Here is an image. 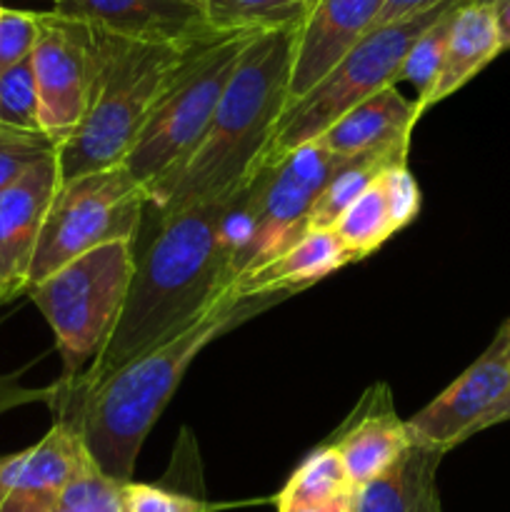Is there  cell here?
I'll list each match as a JSON object with an SVG mask.
<instances>
[{
    "mask_svg": "<svg viewBox=\"0 0 510 512\" xmlns=\"http://www.w3.org/2000/svg\"><path fill=\"white\" fill-rule=\"evenodd\" d=\"M238 195L240 190L228 198L160 215L158 233L140 258L135 255L128 298L108 343L78 378L58 380L55 390L83 393L103 383L145 350L188 328L220 295L233 290L223 225Z\"/></svg>",
    "mask_w": 510,
    "mask_h": 512,
    "instance_id": "cell-1",
    "label": "cell"
},
{
    "mask_svg": "<svg viewBox=\"0 0 510 512\" xmlns=\"http://www.w3.org/2000/svg\"><path fill=\"white\" fill-rule=\"evenodd\" d=\"M285 298L290 295L240 298L235 290H228L188 328L145 350L103 383L83 393L50 388L45 400L53 408L55 420H65L78 430L93 463L108 478L130 483L145 438L163 415L193 360L220 335L275 308Z\"/></svg>",
    "mask_w": 510,
    "mask_h": 512,
    "instance_id": "cell-2",
    "label": "cell"
},
{
    "mask_svg": "<svg viewBox=\"0 0 510 512\" xmlns=\"http://www.w3.org/2000/svg\"><path fill=\"white\" fill-rule=\"evenodd\" d=\"M295 28L258 33L240 55L203 138L185 163L148 195L160 215L228 198L253 180L268 158L290 103Z\"/></svg>",
    "mask_w": 510,
    "mask_h": 512,
    "instance_id": "cell-3",
    "label": "cell"
},
{
    "mask_svg": "<svg viewBox=\"0 0 510 512\" xmlns=\"http://www.w3.org/2000/svg\"><path fill=\"white\" fill-rule=\"evenodd\" d=\"M195 45L135 43L100 30V63L88 110L55 150L60 185L123 163Z\"/></svg>",
    "mask_w": 510,
    "mask_h": 512,
    "instance_id": "cell-4",
    "label": "cell"
},
{
    "mask_svg": "<svg viewBox=\"0 0 510 512\" xmlns=\"http://www.w3.org/2000/svg\"><path fill=\"white\" fill-rule=\"evenodd\" d=\"M258 33H215L190 53L168 93L123 158L135 183L153 193L185 163L225 93L240 55Z\"/></svg>",
    "mask_w": 510,
    "mask_h": 512,
    "instance_id": "cell-5",
    "label": "cell"
},
{
    "mask_svg": "<svg viewBox=\"0 0 510 512\" xmlns=\"http://www.w3.org/2000/svg\"><path fill=\"white\" fill-rule=\"evenodd\" d=\"M135 273L133 240H113L70 260L28 288L35 308L48 320L63 358V378L73 380L103 350L123 313Z\"/></svg>",
    "mask_w": 510,
    "mask_h": 512,
    "instance_id": "cell-6",
    "label": "cell"
},
{
    "mask_svg": "<svg viewBox=\"0 0 510 512\" xmlns=\"http://www.w3.org/2000/svg\"><path fill=\"white\" fill-rule=\"evenodd\" d=\"M455 3L460 0H445L428 13L398 23L375 25L333 65V70L318 85L285 108L265 160H278L300 145L313 143L355 105L373 98L388 85H395L410 45Z\"/></svg>",
    "mask_w": 510,
    "mask_h": 512,
    "instance_id": "cell-7",
    "label": "cell"
},
{
    "mask_svg": "<svg viewBox=\"0 0 510 512\" xmlns=\"http://www.w3.org/2000/svg\"><path fill=\"white\" fill-rule=\"evenodd\" d=\"M145 205L148 195L123 163L60 185L35 245L28 288L88 250L113 240L135 243Z\"/></svg>",
    "mask_w": 510,
    "mask_h": 512,
    "instance_id": "cell-8",
    "label": "cell"
},
{
    "mask_svg": "<svg viewBox=\"0 0 510 512\" xmlns=\"http://www.w3.org/2000/svg\"><path fill=\"white\" fill-rule=\"evenodd\" d=\"M350 160L338 158L320 140H313L260 165L245 185L248 243L233 263L235 283L308 233L310 208L330 178Z\"/></svg>",
    "mask_w": 510,
    "mask_h": 512,
    "instance_id": "cell-9",
    "label": "cell"
},
{
    "mask_svg": "<svg viewBox=\"0 0 510 512\" xmlns=\"http://www.w3.org/2000/svg\"><path fill=\"white\" fill-rule=\"evenodd\" d=\"M100 63V30L55 10L40 13V38L30 55L40 103V130L55 150L88 110Z\"/></svg>",
    "mask_w": 510,
    "mask_h": 512,
    "instance_id": "cell-10",
    "label": "cell"
},
{
    "mask_svg": "<svg viewBox=\"0 0 510 512\" xmlns=\"http://www.w3.org/2000/svg\"><path fill=\"white\" fill-rule=\"evenodd\" d=\"M510 393V318L495 333L493 343L468 370L458 375L443 393L408 418V433L415 443L450 453L475 433Z\"/></svg>",
    "mask_w": 510,
    "mask_h": 512,
    "instance_id": "cell-11",
    "label": "cell"
},
{
    "mask_svg": "<svg viewBox=\"0 0 510 512\" xmlns=\"http://www.w3.org/2000/svg\"><path fill=\"white\" fill-rule=\"evenodd\" d=\"M90 460L78 430L65 420H55L38 443L3 458L0 512H53L70 480Z\"/></svg>",
    "mask_w": 510,
    "mask_h": 512,
    "instance_id": "cell-12",
    "label": "cell"
},
{
    "mask_svg": "<svg viewBox=\"0 0 510 512\" xmlns=\"http://www.w3.org/2000/svg\"><path fill=\"white\" fill-rule=\"evenodd\" d=\"M383 3L385 0H310L305 18L295 28L290 103L318 85L333 65L378 25Z\"/></svg>",
    "mask_w": 510,
    "mask_h": 512,
    "instance_id": "cell-13",
    "label": "cell"
},
{
    "mask_svg": "<svg viewBox=\"0 0 510 512\" xmlns=\"http://www.w3.org/2000/svg\"><path fill=\"white\" fill-rule=\"evenodd\" d=\"M58 188V158L53 153L0 190V303L28 290L35 245Z\"/></svg>",
    "mask_w": 510,
    "mask_h": 512,
    "instance_id": "cell-14",
    "label": "cell"
},
{
    "mask_svg": "<svg viewBox=\"0 0 510 512\" xmlns=\"http://www.w3.org/2000/svg\"><path fill=\"white\" fill-rule=\"evenodd\" d=\"M53 10L135 43L195 45L215 35L195 0H65Z\"/></svg>",
    "mask_w": 510,
    "mask_h": 512,
    "instance_id": "cell-15",
    "label": "cell"
},
{
    "mask_svg": "<svg viewBox=\"0 0 510 512\" xmlns=\"http://www.w3.org/2000/svg\"><path fill=\"white\" fill-rule=\"evenodd\" d=\"M325 443L335 448L348 470L350 483L360 488L385 473L413 438L408 423L398 418L388 385L375 383Z\"/></svg>",
    "mask_w": 510,
    "mask_h": 512,
    "instance_id": "cell-16",
    "label": "cell"
},
{
    "mask_svg": "<svg viewBox=\"0 0 510 512\" xmlns=\"http://www.w3.org/2000/svg\"><path fill=\"white\" fill-rule=\"evenodd\" d=\"M420 118L415 100L405 98L398 85H388L335 120L318 140L338 158L410 153Z\"/></svg>",
    "mask_w": 510,
    "mask_h": 512,
    "instance_id": "cell-17",
    "label": "cell"
},
{
    "mask_svg": "<svg viewBox=\"0 0 510 512\" xmlns=\"http://www.w3.org/2000/svg\"><path fill=\"white\" fill-rule=\"evenodd\" d=\"M348 263L350 255L345 253L335 230H308L303 238L295 240L273 260L243 275L233 285V290L240 298L270 293L295 295L328 275L338 273Z\"/></svg>",
    "mask_w": 510,
    "mask_h": 512,
    "instance_id": "cell-18",
    "label": "cell"
},
{
    "mask_svg": "<svg viewBox=\"0 0 510 512\" xmlns=\"http://www.w3.org/2000/svg\"><path fill=\"white\" fill-rule=\"evenodd\" d=\"M443 450L410 443L385 473L355 490V512H443L438 468Z\"/></svg>",
    "mask_w": 510,
    "mask_h": 512,
    "instance_id": "cell-19",
    "label": "cell"
},
{
    "mask_svg": "<svg viewBox=\"0 0 510 512\" xmlns=\"http://www.w3.org/2000/svg\"><path fill=\"white\" fill-rule=\"evenodd\" d=\"M500 53L503 48H500L493 5L470 0L463 8H458L453 25H450L448 43H445L443 68H440L435 88L430 93L428 108L463 88Z\"/></svg>",
    "mask_w": 510,
    "mask_h": 512,
    "instance_id": "cell-20",
    "label": "cell"
},
{
    "mask_svg": "<svg viewBox=\"0 0 510 512\" xmlns=\"http://www.w3.org/2000/svg\"><path fill=\"white\" fill-rule=\"evenodd\" d=\"M355 488L348 478L343 460L330 448L328 443L318 445L313 453L303 458V463L293 470L288 483L275 495V510L290 512L298 508H310V505H323L340 495L353 493Z\"/></svg>",
    "mask_w": 510,
    "mask_h": 512,
    "instance_id": "cell-21",
    "label": "cell"
},
{
    "mask_svg": "<svg viewBox=\"0 0 510 512\" xmlns=\"http://www.w3.org/2000/svg\"><path fill=\"white\" fill-rule=\"evenodd\" d=\"M213 33H268L298 28L310 0H195Z\"/></svg>",
    "mask_w": 510,
    "mask_h": 512,
    "instance_id": "cell-22",
    "label": "cell"
},
{
    "mask_svg": "<svg viewBox=\"0 0 510 512\" xmlns=\"http://www.w3.org/2000/svg\"><path fill=\"white\" fill-rule=\"evenodd\" d=\"M395 160H408V153L398 155H365L345 163L338 173L330 178L323 193L313 203L308 215L310 230H333L335 223L343 218L345 210L363 195V190L380 175V170L388 168Z\"/></svg>",
    "mask_w": 510,
    "mask_h": 512,
    "instance_id": "cell-23",
    "label": "cell"
},
{
    "mask_svg": "<svg viewBox=\"0 0 510 512\" xmlns=\"http://www.w3.org/2000/svg\"><path fill=\"white\" fill-rule=\"evenodd\" d=\"M333 230L340 238V243H343L345 253L350 255V263L365 260L393 238L395 228L390 223L388 205H385L378 178L345 210L343 218L335 223Z\"/></svg>",
    "mask_w": 510,
    "mask_h": 512,
    "instance_id": "cell-24",
    "label": "cell"
},
{
    "mask_svg": "<svg viewBox=\"0 0 510 512\" xmlns=\"http://www.w3.org/2000/svg\"><path fill=\"white\" fill-rule=\"evenodd\" d=\"M470 0H460L453 8L445 10L438 20H435L430 28H425L423 33L418 35L413 45H410L408 55H405L403 65H400V73L395 78V85L410 83L415 90H418V98H415V105H418V113L423 115L428 110L430 93L435 88V80H438L440 68H443L445 58V43H448L450 25H453L455 13L458 8H463Z\"/></svg>",
    "mask_w": 510,
    "mask_h": 512,
    "instance_id": "cell-25",
    "label": "cell"
},
{
    "mask_svg": "<svg viewBox=\"0 0 510 512\" xmlns=\"http://www.w3.org/2000/svg\"><path fill=\"white\" fill-rule=\"evenodd\" d=\"M120 510L123 512H210L205 500L203 483L188 485L173 483L165 478V483H123L120 490Z\"/></svg>",
    "mask_w": 510,
    "mask_h": 512,
    "instance_id": "cell-26",
    "label": "cell"
},
{
    "mask_svg": "<svg viewBox=\"0 0 510 512\" xmlns=\"http://www.w3.org/2000/svg\"><path fill=\"white\" fill-rule=\"evenodd\" d=\"M0 120L15 133H38L40 130V103L38 85H35L30 60L0 73Z\"/></svg>",
    "mask_w": 510,
    "mask_h": 512,
    "instance_id": "cell-27",
    "label": "cell"
},
{
    "mask_svg": "<svg viewBox=\"0 0 510 512\" xmlns=\"http://www.w3.org/2000/svg\"><path fill=\"white\" fill-rule=\"evenodd\" d=\"M120 490H123V483L108 478V475L90 460V463L70 480L63 498H60V505L73 512H123L120 510Z\"/></svg>",
    "mask_w": 510,
    "mask_h": 512,
    "instance_id": "cell-28",
    "label": "cell"
},
{
    "mask_svg": "<svg viewBox=\"0 0 510 512\" xmlns=\"http://www.w3.org/2000/svg\"><path fill=\"white\" fill-rule=\"evenodd\" d=\"M378 183L380 190H383L385 205H388L390 223H393L395 233H400L418 218L420 205H423L418 180H415L408 160H395L388 168L380 170Z\"/></svg>",
    "mask_w": 510,
    "mask_h": 512,
    "instance_id": "cell-29",
    "label": "cell"
},
{
    "mask_svg": "<svg viewBox=\"0 0 510 512\" xmlns=\"http://www.w3.org/2000/svg\"><path fill=\"white\" fill-rule=\"evenodd\" d=\"M40 38V13L30 10H0V73L25 63Z\"/></svg>",
    "mask_w": 510,
    "mask_h": 512,
    "instance_id": "cell-30",
    "label": "cell"
},
{
    "mask_svg": "<svg viewBox=\"0 0 510 512\" xmlns=\"http://www.w3.org/2000/svg\"><path fill=\"white\" fill-rule=\"evenodd\" d=\"M55 153V145L38 133H0V190L23 178L35 163Z\"/></svg>",
    "mask_w": 510,
    "mask_h": 512,
    "instance_id": "cell-31",
    "label": "cell"
},
{
    "mask_svg": "<svg viewBox=\"0 0 510 512\" xmlns=\"http://www.w3.org/2000/svg\"><path fill=\"white\" fill-rule=\"evenodd\" d=\"M440 3H445V0H385L383 10H380L378 25L398 23V20L428 13V10L438 8Z\"/></svg>",
    "mask_w": 510,
    "mask_h": 512,
    "instance_id": "cell-32",
    "label": "cell"
},
{
    "mask_svg": "<svg viewBox=\"0 0 510 512\" xmlns=\"http://www.w3.org/2000/svg\"><path fill=\"white\" fill-rule=\"evenodd\" d=\"M48 398V390H40V393H33V390H23L13 383V380L0 378V413L13 405L28 403V400H45Z\"/></svg>",
    "mask_w": 510,
    "mask_h": 512,
    "instance_id": "cell-33",
    "label": "cell"
},
{
    "mask_svg": "<svg viewBox=\"0 0 510 512\" xmlns=\"http://www.w3.org/2000/svg\"><path fill=\"white\" fill-rule=\"evenodd\" d=\"M493 13H495V25H498V38L500 48H510V0H493Z\"/></svg>",
    "mask_w": 510,
    "mask_h": 512,
    "instance_id": "cell-34",
    "label": "cell"
},
{
    "mask_svg": "<svg viewBox=\"0 0 510 512\" xmlns=\"http://www.w3.org/2000/svg\"><path fill=\"white\" fill-rule=\"evenodd\" d=\"M290 512H355V490L348 495H340V498L330 500L323 505H310V508H298Z\"/></svg>",
    "mask_w": 510,
    "mask_h": 512,
    "instance_id": "cell-35",
    "label": "cell"
},
{
    "mask_svg": "<svg viewBox=\"0 0 510 512\" xmlns=\"http://www.w3.org/2000/svg\"><path fill=\"white\" fill-rule=\"evenodd\" d=\"M505 420H510V393L505 395V398L500 400L498 408H495L493 413H490L488 418H485L483 430H485V428H493V425H498V423H505Z\"/></svg>",
    "mask_w": 510,
    "mask_h": 512,
    "instance_id": "cell-36",
    "label": "cell"
},
{
    "mask_svg": "<svg viewBox=\"0 0 510 512\" xmlns=\"http://www.w3.org/2000/svg\"><path fill=\"white\" fill-rule=\"evenodd\" d=\"M53 512H73V510H68V508H63V505H58V508H55Z\"/></svg>",
    "mask_w": 510,
    "mask_h": 512,
    "instance_id": "cell-37",
    "label": "cell"
},
{
    "mask_svg": "<svg viewBox=\"0 0 510 512\" xmlns=\"http://www.w3.org/2000/svg\"><path fill=\"white\" fill-rule=\"evenodd\" d=\"M50 3H53V8H55V5H60V3H65V0H50Z\"/></svg>",
    "mask_w": 510,
    "mask_h": 512,
    "instance_id": "cell-38",
    "label": "cell"
},
{
    "mask_svg": "<svg viewBox=\"0 0 510 512\" xmlns=\"http://www.w3.org/2000/svg\"><path fill=\"white\" fill-rule=\"evenodd\" d=\"M5 130H8V128H5V125H3V120H0V133H5Z\"/></svg>",
    "mask_w": 510,
    "mask_h": 512,
    "instance_id": "cell-39",
    "label": "cell"
},
{
    "mask_svg": "<svg viewBox=\"0 0 510 512\" xmlns=\"http://www.w3.org/2000/svg\"><path fill=\"white\" fill-rule=\"evenodd\" d=\"M478 3H488L490 5V3H493V0H478Z\"/></svg>",
    "mask_w": 510,
    "mask_h": 512,
    "instance_id": "cell-40",
    "label": "cell"
},
{
    "mask_svg": "<svg viewBox=\"0 0 510 512\" xmlns=\"http://www.w3.org/2000/svg\"><path fill=\"white\" fill-rule=\"evenodd\" d=\"M0 465H3V458H0Z\"/></svg>",
    "mask_w": 510,
    "mask_h": 512,
    "instance_id": "cell-41",
    "label": "cell"
},
{
    "mask_svg": "<svg viewBox=\"0 0 510 512\" xmlns=\"http://www.w3.org/2000/svg\"><path fill=\"white\" fill-rule=\"evenodd\" d=\"M0 10H3V5H0Z\"/></svg>",
    "mask_w": 510,
    "mask_h": 512,
    "instance_id": "cell-42",
    "label": "cell"
}]
</instances>
